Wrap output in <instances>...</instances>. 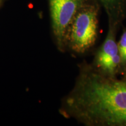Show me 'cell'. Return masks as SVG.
<instances>
[{
	"instance_id": "obj_1",
	"label": "cell",
	"mask_w": 126,
	"mask_h": 126,
	"mask_svg": "<svg viewBox=\"0 0 126 126\" xmlns=\"http://www.w3.org/2000/svg\"><path fill=\"white\" fill-rule=\"evenodd\" d=\"M63 110L86 126H126V76H107L82 63Z\"/></svg>"
},
{
	"instance_id": "obj_8",
	"label": "cell",
	"mask_w": 126,
	"mask_h": 126,
	"mask_svg": "<svg viewBox=\"0 0 126 126\" xmlns=\"http://www.w3.org/2000/svg\"></svg>"
},
{
	"instance_id": "obj_2",
	"label": "cell",
	"mask_w": 126,
	"mask_h": 126,
	"mask_svg": "<svg viewBox=\"0 0 126 126\" xmlns=\"http://www.w3.org/2000/svg\"><path fill=\"white\" fill-rule=\"evenodd\" d=\"M98 5L89 0L75 15L65 41V45L74 53L85 54L95 45L98 35Z\"/></svg>"
},
{
	"instance_id": "obj_6",
	"label": "cell",
	"mask_w": 126,
	"mask_h": 126,
	"mask_svg": "<svg viewBox=\"0 0 126 126\" xmlns=\"http://www.w3.org/2000/svg\"><path fill=\"white\" fill-rule=\"evenodd\" d=\"M118 51L120 59L119 75L126 76V28L123 31L119 42H117Z\"/></svg>"
},
{
	"instance_id": "obj_4",
	"label": "cell",
	"mask_w": 126,
	"mask_h": 126,
	"mask_svg": "<svg viewBox=\"0 0 126 126\" xmlns=\"http://www.w3.org/2000/svg\"><path fill=\"white\" fill-rule=\"evenodd\" d=\"M119 27L108 24L106 38L94 55L92 65L97 71L109 77L119 75L120 59L116 34Z\"/></svg>"
},
{
	"instance_id": "obj_3",
	"label": "cell",
	"mask_w": 126,
	"mask_h": 126,
	"mask_svg": "<svg viewBox=\"0 0 126 126\" xmlns=\"http://www.w3.org/2000/svg\"><path fill=\"white\" fill-rule=\"evenodd\" d=\"M89 0H48L53 32L60 49L65 46L67 30L78 11Z\"/></svg>"
},
{
	"instance_id": "obj_5",
	"label": "cell",
	"mask_w": 126,
	"mask_h": 126,
	"mask_svg": "<svg viewBox=\"0 0 126 126\" xmlns=\"http://www.w3.org/2000/svg\"><path fill=\"white\" fill-rule=\"evenodd\" d=\"M105 9L108 18V24L119 27L125 16L124 0H98Z\"/></svg>"
},
{
	"instance_id": "obj_7",
	"label": "cell",
	"mask_w": 126,
	"mask_h": 126,
	"mask_svg": "<svg viewBox=\"0 0 126 126\" xmlns=\"http://www.w3.org/2000/svg\"><path fill=\"white\" fill-rule=\"evenodd\" d=\"M0 1H1V0H0Z\"/></svg>"
}]
</instances>
